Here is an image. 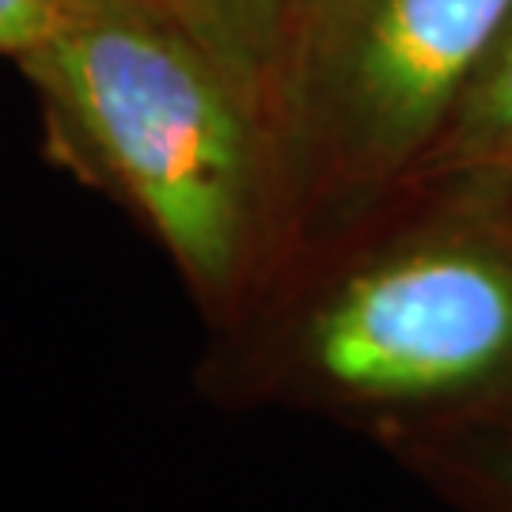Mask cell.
<instances>
[{"label":"cell","mask_w":512,"mask_h":512,"mask_svg":"<svg viewBox=\"0 0 512 512\" xmlns=\"http://www.w3.org/2000/svg\"><path fill=\"white\" fill-rule=\"evenodd\" d=\"M509 239H512V224H509Z\"/></svg>","instance_id":"cell-9"},{"label":"cell","mask_w":512,"mask_h":512,"mask_svg":"<svg viewBox=\"0 0 512 512\" xmlns=\"http://www.w3.org/2000/svg\"><path fill=\"white\" fill-rule=\"evenodd\" d=\"M512 0H289L270 73L296 152L330 179L425 167Z\"/></svg>","instance_id":"cell-2"},{"label":"cell","mask_w":512,"mask_h":512,"mask_svg":"<svg viewBox=\"0 0 512 512\" xmlns=\"http://www.w3.org/2000/svg\"><path fill=\"white\" fill-rule=\"evenodd\" d=\"M76 167L114 190L205 300L239 293L266 209L258 95L156 0H103L19 57Z\"/></svg>","instance_id":"cell-1"},{"label":"cell","mask_w":512,"mask_h":512,"mask_svg":"<svg viewBox=\"0 0 512 512\" xmlns=\"http://www.w3.org/2000/svg\"><path fill=\"white\" fill-rule=\"evenodd\" d=\"M69 8L61 0H0V54L23 57L61 27Z\"/></svg>","instance_id":"cell-6"},{"label":"cell","mask_w":512,"mask_h":512,"mask_svg":"<svg viewBox=\"0 0 512 512\" xmlns=\"http://www.w3.org/2000/svg\"><path fill=\"white\" fill-rule=\"evenodd\" d=\"M512 365V239H437L368 262L304 315L289 376L357 406L456 395Z\"/></svg>","instance_id":"cell-3"},{"label":"cell","mask_w":512,"mask_h":512,"mask_svg":"<svg viewBox=\"0 0 512 512\" xmlns=\"http://www.w3.org/2000/svg\"><path fill=\"white\" fill-rule=\"evenodd\" d=\"M505 486L512 490V467H505Z\"/></svg>","instance_id":"cell-8"},{"label":"cell","mask_w":512,"mask_h":512,"mask_svg":"<svg viewBox=\"0 0 512 512\" xmlns=\"http://www.w3.org/2000/svg\"><path fill=\"white\" fill-rule=\"evenodd\" d=\"M425 171L512 183V16L467 80Z\"/></svg>","instance_id":"cell-4"},{"label":"cell","mask_w":512,"mask_h":512,"mask_svg":"<svg viewBox=\"0 0 512 512\" xmlns=\"http://www.w3.org/2000/svg\"><path fill=\"white\" fill-rule=\"evenodd\" d=\"M186 23L217 57H224L247 88L262 92L285 23L289 0H156Z\"/></svg>","instance_id":"cell-5"},{"label":"cell","mask_w":512,"mask_h":512,"mask_svg":"<svg viewBox=\"0 0 512 512\" xmlns=\"http://www.w3.org/2000/svg\"><path fill=\"white\" fill-rule=\"evenodd\" d=\"M69 12H76V8H92V4H103V0H61Z\"/></svg>","instance_id":"cell-7"}]
</instances>
